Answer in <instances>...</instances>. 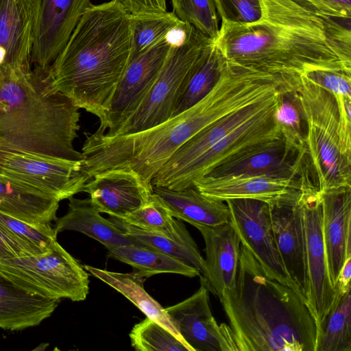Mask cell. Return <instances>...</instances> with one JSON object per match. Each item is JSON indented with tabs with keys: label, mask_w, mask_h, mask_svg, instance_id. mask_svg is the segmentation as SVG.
<instances>
[{
	"label": "cell",
	"mask_w": 351,
	"mask_h": 351,
	"mask_svg": "<svg viewBox=\"0 0 351 351\" xmlns=\"http://www.w3.org/2000/svg\"><path fill=\"white\" fill-rule=\"evenodd\" d=\"M261 3L260 21L221 23L215 43L229 64L282 75L313 69L351 71V18L326 14L304 0Z\"/></svg>",
	"instance_id": "1"
},
{
	"label": "cell",
	"mask_w": 351,
	"mask_h": 351,
	"mask_svg": "<svg viewBox=\"0 0 351 351\" xmlns=\"http://www.w3.org/2000/svg\"><path fill=\"white\" fill-rule=\"evenodd\" d=\"M278 89L271 74L228 65L212 90L197 104L148 130L108 137L86 136L82 148V171L89 180L113 169L131 170L147 184L174 152L211 123L266 99Z\"/></svg>",
	"instance_id": "2"
},
{
	"label": "cell",
	"mask_w": 351,
	"mask_h": 351,
	"mask_svg": "<svg viewBox=\"0 0 351 351\" xmlns=\"http://www.w3.org/2000/svg\"><path fill=\"white\" fill-rule=\"evenodd\" d=\"M130 50V14L117 0L91 4L63 49L44 70L45 82L50 90L97 116L101 124Z\"/></svg>",
	"instance_id": "3"
},
{
	"label": "cell",
	"mask_w": 351,
	"mask_h": 351,
	"mask_svg": "<svg viewBox=\"0 0 351 351\" xmlns=\"http://www.w3.org/2000/svg\"><path fill=\"white\" fill-rule=\"evenodd\" d=\"M219 298L237 351H315L317 328L304 298L241 244L235 286Z\"/></svg>",
	"instance_id": "4"
},
{
	"label": "cell",
	"mask_w": 351,
	"mask_h": 351,
	"mask_svg": "<svg viewBox=\"0 0 351 351\" xmlns=\"http://www.w3.org/2000/svg\"><path fill=\"white\" fill-rule=\"evenodd\" d=\"M80 108L49 89L43 70H15L0 77V152L25 151L84 160L73 143Z\"/></svg>",
	"instance_id": "5"
},
{
	"label": "cell",
	"mask_w": 351,
	"mask_h": 351,
	"mask_svg": "<svg viewBox=\"0 0 351 351\" xmlns=\"http://www.w3.org/2000/svg\"><path fill=\"white\" fill-rule=\"evenodd\" d=\"M296 89L306 125V162L316 189L351 186V121L339 117L332 94L301 75Z\"/></svg>",
	"instance_id": "6"
},
{
	"label": "cell",
	"mask_w": 351,
	"mask_h": 351,
	"mask_svg": "<svg viewBox=\"0 0 351 351\" xmlns=\"http://www.w3.org/2000/svg\"><path fill=\"white\" fill-rule=\"evenodd\" d=\"M0 271L42 297L83 301L89 291L88 272L58 242L43 253L1 259Z\"/></svg>",
	"instance_id": "7"
},
{
	"label": "cell",
	"mask_w": 351,
	"mask_h": 351,
	"mask_svg": "<svg viewBox=\"0 0 351 351\" xmlns=\"http://www.w3.org/2000/svg\"><path fill=\"white\" fill-rule=\"evenodd\" d=\"M210 40L193 27L184 45L170 47L158 77L138 106L108 137L142 132L171 118L182 85L202 49Z\"/></svg>",
	"instance_id": "8"
},
{
	"label": "cell",
	"mask_w": 351,
	"mask_h": 351,
	"mask_svg": "<svg viewBox=\"0 0 351 351\" xmlns=\"http://www.w3.org/2000/svg\"><path fill=\"white\" fill-rule=\"evenodd\" d=\"M300 204L304 229L305 271L304 298L317 328L321 326L332 305L335 289L332 285L322 227V205L318 191L302 190Z\"/></svg>",
	"instance_id": "9"
},
{
	"label": "cell",
	"mask_w": 351,
	"mask_h": 351,
	"mask_svg": "<svg viewBox=\"0 0 351 351\" xmlns=\"http://www.w3.org/2000/svg\"><path fill=\"white\" fill-rule=\"evenodd\" d=\"M83 160L25 151H1L0 174L22 182L59 201L82 192L88 182Z\"/></svg>",
	"instance_id": "10"
},
{
	"label": "cell",
	"mask_w": 351,
	"mask_h": 351,
	"mask_svg": "<svg viewBox=\"0 0 351 351\" xmlns=\"http://www.w3.org/2000/svg\"><path fill=\"white\" fill-rule=\"evenodd\" d=\"M225 202L241 244L254 256L269 277L290 287L305 300L283 266L271 229L268 203L253 199Z\"/></svg>",
	"instance_id": "11"
},
{
	"label": "cell",
	"mask_w": 351,
	"mask_h": 351,
	"mask_svg": "<svg viewBox=\"0 0 351 351\" xmlns=\"http://www.w3.org/2000/svg\"><path fill=\"white\" fill-rule=\"evenodd\" d=\"M266 176L299 180L313 186L306 163L305 149L289 147L282 137L252 145L223 161L204 177Z\"/></svg>",
	"instance_id": "12"
},
{
	"label": "cell",
	"mask_w": 351,
	"mask_h": 351,
	"mask_svg": "<svg viewBox=\"0 0 351 351\" xmlns=\"http://www.w3.org/2000/svg\"><path fill=\"white\" fill-rule=\"evenodd\" d=\"M278 97L263 111L206 150L164 188L182 190L192 186L194 181L206 176L215 167L245 149L282 137L274 119Z\"/></svg>",
	"instance_id": "13"
},
{
	"label": "cell",
	"mask_w": 351,
	"mask_h": 351,
	"mask_svg": "<svg viewBox=\"0 0 351 351\" xmlns=\"http://www.w3.org/2000/svg\"><path fill=\"white\" fill-rule=\"evenodd\" d=\"M169 49L164 39L129 61L113 94L104 121L99 124L95 134L111 136L136 109L158 77Z\"/></svg>",
	"instance_id": "14"
},
{
	"label": "cell",
	"mask_w": 351,
	"mask_h": 351,
	"mask_svg": "<svg viewBox=\"0 0 351 351\" xmlns=\"http://www.w3.org/2000/svg\"><path fill=\"white\" fill-rule=\"evenodd\" d=\"M90 0H34L31 64L45 70L63 49Z\"/></svg>",
	"instance_id": "15"
},
{
	"label": "cell",
	"mask_w": 351,
	"mask_h": 351,
	"mask_svg": "<svg viewBox=\"0 0 351 351\" xmlns=\"http://www.w3.org/2000/svg\"><path fill=\"white\" fill-rule=\"evenodd\" d=\"M165 309L193 351H237L229 325L218 324L213 315L209 290L202 280L192 295Z\"/></svg>",
	"instance_id": "16"
},
{
	"label": "cell",
	"mask_w": 351,
	"mask_h": 351,
	"mask_svg": "<svg viewBox=\"0 0 351 351\" xmlns=\"http://www.w3.org/2000/svg\"><path fill=\"white\" fill-rule=\"evenodd\" d=\"M281 88L271 96L235 110L195 134L174 152L154 176L151 181L152 186L165 187L175 176L206 150L271 105L277 99Z\"/></svg>",
	"instance_id": "17"
},
{
	"label": "cell",
	"mask_w": 351,
	"mask_h": 351,
	"mask_svg": "<svg viewBox=\"0 0 351 351\" xmlns=\"http://www.w3.org/2000/svg\"><path fill=\"white\" fill-rule=\"evenodd\" d=\"M82 192L89 195L100 213L123 218L149 201L153 186L131 170L113 169L95 174L84 184Z\"/></svg>",
	"instance_id": "18"
},
{
	"label": "cell",
	"mask_w": 351,
	"mask_h": 351,
	"mask_svg": "<svg viewBox=\"0 0 351 351\" xmlns=\"http://www.w3.org/2000/svg\"><path fill=\"white\" fill-rule=\"evenodd\" d=\"M302 190L292 192L268 204L271 229L283 266L304 298V229L300 204Z\"/></svg>",
	"instance_id": "19"
},
{
	"label": "cell",
	"mask_w": 351,
	"mask_h": 351,
	"mask_svg": "<svg viewBox=\"0 0 351 351\" xmlns=\"http://www.w3.org/2000/svg\"><path fill=\"white\" fill-rule=\"evenodd\" d=\"M34 0H0V77L30 70Z\"/></svg>",
	"instance_id": "20"
},
{
	"label": "cell",
	"mask_w": 351,
	"mask_h": 351,
	"mask_svg": "<svg viewBox=\"0 0 351 351\" xmlns=\"http://www.w3.org/2000/svg\"><path fill=\"white\" fill-rule=\"evenodd\" d=\"M319 195L329 276L335 288L342 266L351 255V186L330 189Z\"/></svg>",
	"instance_id": "21"
},
{
	"label": "cell",
	"mask_w": 351,
	"mask_h": 351,
	"mask_svg": "<svg viewBox=\"0 0 351 351\" xmlns=\"http://www.w3.org/2000/svg\"><path fill=\"white\" fill-rule=\"evenodd\" d=\"M195 227L205 243V272L201 276L209 291L219 297L236 284L241 241L231 222Z\"/></svg>",
	"instance_id": "22"
},
{
	"label": "cell",
	"mask_w": 351,
	"mask_h": 351,
	"mask_svg": "<svg viewBox=\"0 0 351 351\" xmlns=\"http://www.w3.org/2000/svg\"><path fill=\"white\" fill-rule=\"evenodd\" d=\"M193 186L202 193L222 201L253 199L268 204L292 192L309 186L295 179L248 175L203 177L194 181Z\"/></svg>",
	"instance_id": "23"
},
{
	"label": "cell",
	"mask_w": 351,
	"mask_h": 351,
	"mask_svg": "<svg viewBox=\"0 0 351 351\" xmlns=\"http://www.w3.org/2000/svg\"><path fill=\"white\" fill-rule=\"evenodd\" d=\"M153 192L173 217L193 226L231 222L230 211L225 201L208 197L194 186L182 190L153 186Z\"/></svg>",
	"instance_id": "24"
},
{
	"label": "cell",
	"mask_w": 351,
	"mask_h": 351,
	"mask_svg": "<svg viewBox=\"0 0 351 351\" xmlns=\"http://www.w3.org/2000/svg\"><path fill=\"white\" fill-rule=\"evenodd\" d=\"M58 302L28 291L0 271V328L21 330L37 326L52 314Z\"/></svg>",
	"instance_id": "25"
},
{
	"label": "cell",
	"mask_w": 351,
	"mask_h": 351,
	"mask_svg": "<svg viewBox=\"0 0 351 351\" xmlns=\"http://www.w3.org/2000/svg\"><path fill=\"white\" fill-rule=\"evenodd\" d=\"M60 201L12 178L0 174V212L33 224L56 219Z\"/></svg>",
	"instance_id": "26"
},
{
	"label": "cell",
	"mask_w": 351,
	"mask_h": 351,
	"mask_svg": "<svg viewBox=\"0 0 351 351\" xmlns=\"http://www.w3.org/2000/svg\"><path fill=\"white\" fill-rule=\"evenodd\" d=\"M67 213L56 218L54 230L80 232L104 245L107 249L138 243L109 219L104 218L90 198H69Z\"/></svg>",
	"instance_id": "27"
},
{
	"label": "cell",
	"mask_w": 351,
	"mask_h": 351,
	"mask_svg": "<svg viewBox=\"0 0 351 351\" xmlns=\"http://www.w3.org/2000/svg\"><path fill=\"white\" fill-rule=\"evenodd\" d=\"M228 62L215 41L210 40L191 67L178 96L172 117L189 109L215 87Z\"/></svg>",
	"instance_id": "28"
},
{
	"label": "cell",
	"mask_w": 351,
	"mask_h": 351,
	"mask_svg": "<svg viewBox=\"0 0 351 351\" xmlns=\"http://www.w3.org/2000/svg\"><path fill=\"white\" fill-rule=\"evenodd\" d=\"M83 267L93 276L112 287L132 302L147 317L156 322L170 331L178 339L193 349L184 341L171 317L156 300L144 289L146 278L135 272L119 273L84 265Z\"/></svg>",
	"instance_id": "29"
},
{
	"label": "cell",
	"mask_w": 351,
	"mask_h": 351,
	"mask_svg": "<svg viewBox=\"0 0 351 351\" xmlns=\"http://www.w3.org/2000/svg\"><path fill=\"white\" fill-rule=\"evenodd\" d=\"M108 256L130 265L134 272L146 279L164 273L200 276L197 269L184 261L139 243L113 247L108 250Z\"/></svg>",
	"instance_id": "30"
},
{
	"label": "cell",
	"mask_w": 351,
	"mask_h": 351,
	"mask_svg": "<svg viewBox=\"0 0 351 351\" xmlns=\"http://www.w3.org/2000/svg\"><path fill=\"white\" fill-rule=\"evenodd\" d=\"M300 75H291L278 97L274 119L286 144L292 149H304L306 125L296 85Z\"/></svg>",
	"instance_id": "31"
},
{
	"label": "cell",
	"mask_w": 351,
	"mask_h": 351,
	"mask_svg": "<svg viewBox=\"0 0 351 351\" xmlns=\"http://www.w3.org/2000/svg\"><path fill=\"white\" fill-rule=\"evenodd\" d=\"M138 227L192 247H198L182 221L173 217L154 193L143 206L119 218Z\"/></svg>",
	"instance_id": "32"
},
{
	"label": "cell",
	"mask_w": 351,
	"mask_h": 351,
	"mask_svg": "<svg viewBox=\"0 0 351 351\" xmlns=\"http://www.w3.org/2000/svg\"><path fill=\"white\" fill-rule=\"evenodd\" d=\"M315 351H351V289L335 297L319 332Z\"/></svg>",
	"instance_id": "33"
},
{
	"label": "cell",
	"mask_w": 351,
	"mask_h": 351,
	"mask_svg": "<svg viewBox=\"0 0 351 351\" xmlns=\"http://www.w3.org/2000/svg\"><path fill=\"white\" fill-rule=\"evenodd\" d=\"M108 219L138 243L179 258L197 269L202 275L204 274L205 261L198 247L181 243L129 224L114 217L110 216Z\"/></svg>",
	"instance_id": "34"
},
{
	"label": "cell",
	"mask_w": 351,
	"mask_h": 351,
	"mask_svg": "<svg viewBox=\"0 0 351 351\" xmlns=\"http://www.w3.org/2000/svg\"><path fill=\"white\" fill-rule=\"evenodd\" d=\"M131 50L129 61L164 40L167 33L180 21L173 12L130 14Z\"/></svg>",
	"instance_id": "35"
},
{
	"label": "cell",
	"mask_w": 351,
	"mask_h": 351,
	"mask_svg": "<svg viewBox=\"0 0 351 351\" xmlns=\"http://www.w3.org/2000/svg\"><path fill=\"white\" fill-rule=\"evenodd\" d=\"M173 12L182 22L216 41L219 36V14L214 0H171Z\"/></svg>",
	"instance_id": "36"
},
{
	"label": "cell",
	"mask_w": 351,
	"mask_h": 351,
	"mask_svg": "<svg viewBox=\"0 0 351 351\" xmlns=\"http://www.w3.org/2000/svg\"><path fill=\"white\" fill-rule=\"evenodd\" d=\"M129 337L137 351H192L170 331L147 317L134 326Z\"/></svg>",
	"instance_id": "37"
},
{
	"label": "cell",
	"mask_w": 351,
	"mask_h": 351,
	"mask_svg": "<svg viewBox=\"0 0 351 351\" xmlns=\"http://www.w3.org/2000/svg\"><path fill=\"white\" fill-rule=\"evenodd\" d=\"M49 223L33 224L0 212V226L7 232L46 252L57 241V233Z\"/></svg>",
	"instance_id": "38"
},
{
	"label": "cell",
	"mask_w": 351,
	"mask_h": 351,
	"mask_svg": "<svg viewBox=\"0 0 351 351\" xmlns=\"http://www.w3.org/2000/svg\"><path fill=\"white\" fill-rule=\"evenodd\" d=\"M221 23L247 25L263 16L261 0H214Z\"/></svg>",
	"instance_id": "39"
},
{
	"label": "cell",
	"mask_w": 351,
	"mask_h": 351,
	"mask_svg": "<svg viewBox=\"0 0 351 351\" xmlns=\"http://www.w3.org/2000/svg\"><path fill=\"white\" fill-rule=\"evenodd\" d=\"M301 75L335 97L343 96L351 99V71L313 69L306 71Z\"/></svg>",
	"instance_id": "40"
},
{
	"label": "cell",
	"mask_w": 351,
	"mask_h": 351,
	"mask_svg": "<svg viewBox=\"0 0 351 351\" xmlns=\"http://www.w3.org/2000/svg\"><path fill=\"white\" fill-rule=\"evenodd\" d=\"M45 252L4 230L0 226V260L22 257Z\"/></svg>",
	"instance_id": "41"
},
{
	"label": "cell",
	"mask_w": 351,
	"mask_h": 351,
	"mask_svg": "<svg viewBox=\"0 0 351 351\" xmlns=\"http://www.w3.org/2000/svg\"><path fill=\"white\" fill-rule=\"evenodd\" d=\"M130 14H160L167 12L166 0H117Z\"/></svg>",
	"instance_id": "42"
},
{
	"label": "cell",
	"mask_w": 351,
	"mask_h": 351,
	"mask_svg": "<svg viewBox=\"0 0 351 351\" xmlns=\"http://www.w3.org/2000/svg\"><path fill=\"white\" fill-rule=\"evenodd\" d=\"M304 1L326 14L340 18H351V0Z\"/></svg>",
	"instance_id": "43"
},
{
	"label": "cell",
	"mask_w": 351,
	"mask_h": 351,
	"mask_svg": "<svg viewBox=\"0 0 351 351\" xmlns=\"http://www.w3.org/2000/svg\"><path fill=\"white\" fill-rule=\"evenodd\" d=\"M193 29L192 25L180 21L167 33L164 39L170 47H180L186 42Z\"/></svg>",
	"instance_id": "44"
},
{
	"label": "cell",
	"mask_w": 351,
	"mask_h": 351,
	"mask_svg": "<svg viewBox=\"0 0 351 351\" xmlns=\"http://www.w3.org/2000/svg\"><path fill=\"white\" fill-rule=\"evenodd\" d=\"M350 278L351 255H349L342 266L335 289L342 293L350 289Z\"/></svg>",
	"instance_id": "45"
}]
</instances>
